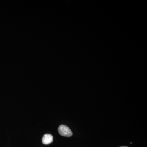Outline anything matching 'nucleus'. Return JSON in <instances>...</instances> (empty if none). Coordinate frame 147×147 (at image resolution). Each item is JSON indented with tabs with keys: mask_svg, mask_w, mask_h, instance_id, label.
Listing matches in <instances>:
<instances>
[{
	"mask_svg": "<svg viewBox=\"0 0 147 147\" xmlns=\"http://www.w3.org/2000/svg\"><path fill=\"white\" fill-rule=\"evenodd\" d=\"M58 131L61 136L65 137H70L73 133L68 127L63 125H61L58 128Z\"/></svg>",
	"mask_w": 147,
	"mask_h": 147,
	"instance_id": "1",
	"label": "nucleus"
},
{
	"mask_svg": "<svg viewBox=\"0 0 147 147\" xmlns=\"http://www.w3.org/2000/svg\"><path fill=\"white\" fill-rule=\"evenodd\" d=\"M43 144L48 145L53 142V135L50 134H45L43 135L42 139Z\"/></svg>",
	"mask_w": 147,
	"mask_h": 147,
	"instance_id": "2",
	"label": "nucleus"
},
{
	"mask_svg": "<svg viewBox=\"0 0 147 147\" xmlns=\"http://www.w3.org/2000/svg\"><path fill=\"white\" fill-rule=\"evenodd\" d=\"M127 147V146H121V147Z\"/></svg>",
	"mask_w": 147,
	"mask_h": 147,
	"instance_id": "3",
	"label": "nucleus"
}]
</instances>
